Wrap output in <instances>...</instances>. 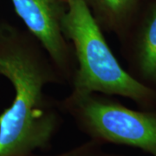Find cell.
<instances>
[{"instance_id": "1", "label": "cell", "mask_w": 156, "mask_h": 156, "mask_svg": "<svg viewBox=\"0 0 156 156\" xmlns=\"http://www.w3.org/2000/svg\"><path fill=\"white\" fill-rule=\"evenodd\" d=\"M0 76L14 89L11 104L0 115V156L48 150L63 113L45 87L67 83L38 40L5 21L0 23Z\"/></svg>"}, {"instance_id": "2", "label": "cell", "mask_w": 156, "mask_h": 156, "mask_svg": "<svg viewBox=\"0 0 156 156\" xmlns=\"http://www.w3.org/2000/svg\"><path fill=\"white\" fill-rule=\"evenodd\" d=\"M62 30L76 62L71 90L126 97L140 109L156 110V89L141 83L122 67L86 0H67Z\"/></svg>"}, {"instance_id": "3", "label": "cell", "mask_w": 156, "mask_h": 156, "mask_svg": "<svg viewBox=\"0 0 156 156\" xmlns=\"http://www.w3.org/2000/svg\"><path fill=\"white\" fill-rule=\"evenodd\" d=\"M59 104L89 140L103 146H128L156 156V110H134L108 95L75 90Z\"/></svg>"}, {"instance_id": "4", "label": "cell", "mask_w": 156, "mask_h": 156, "mask_svg": "<svg viewBox=\"0 0 156 156\" xmlns=\"http://www.w3.org/2000/svg\"><path fill=\"white\" fill-rule=\"evenodd\" d=\"M26 30L46 50L66 83L70 85L76 62L70 43L62 30L67 0H11Z\"/></svg>"}, {"instance_id": "5", "label": "cell", "mask_w": 156, "mask_h": 156, "mask_svg": "<svg viewBox=\"0 0 156 156\" xmlns=\"http://www.w3.org/2000/svg\"><path fill=\"white\" fill-rule=\"evenodd\" d=\"M119 42L128 73L156 89V0L144 6Z\"/></svg>"}, {"instance_id": "6", "label": "cell", "mask_w": 156, "mask_h": 156, "mask_svg": "<svg viewBox=\"0 0 156 156\" xmlns=\"http://www.w3.org/2000/svg\"><path fill=\"white\" fill-rule=\"evenodd\" d=\"M145 0H86L103 32L115 34L118 40L130 28L144 8Z\"/></svg>"}, {"instance_id": "7", "label": "cell", "mask_w": 156, "mask_h": 156, "mask_svg": "<svg viewBox=\"0 0 156 156\" xmlns=\"http://www.w3.org/2000/svg\"><path fill=\"white\" fill-rule=\"evenodd\" d=\"M102 144H100L95 140H89L82 145H79L70 150L63 152L61 154H56L53 155H38L31 154L30 156H126L119 154L108 153L102 149Z\"/></svg>"}]
</instances>
